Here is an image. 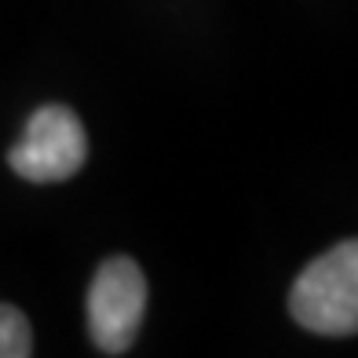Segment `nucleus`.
<instances>
[{
  "mask_svg": "<svg viewBox=\"0 0 358 358\" xmlns=\"http://www.w3.org/2000/svg\"><path fill=\"white\" fill-rule=\"evenodd\" d=\"M88 157V139L85 124L70 106H41L29 117L22 139L11 146L8 165L15 176L29 179V183H62L80 172Z\"/></svg>",
  "mask_w": 358,
  "mask_h": 358,
  "instance_id": "7ed1b4c3",
  "label": "nucleus"
},
{
  "mask_svg": "<svg viewBox=\"0 0 358 358\" xmlns=\"http://www.w3.org/2000/svg\"><path fill=\"white\" fill-rule=\"evenodd\" d=\"M146 311V278L136 259L110 256L88 285V333L103 355H124L136 344Z\"/></svg>",
  "mask_w": 358,
  "mask_h": 358,
  "instance_id": "f03ea898",
  "label": "nucleus"
},
{
  "mask_svg": "<svg viewBox=\"0 0 358 358\" xmlns=\"http://www.w3.org/2000/svg\"><path fill=\"white\" fill-rule=\"evenodd\" d=\"M34 355V333L19 307L0 303V358H29Z\"/></svg>",
  "mask_w": 358,
  "mask_h": 358,
  "instance_id": "20e7f679",
  "label": "nucleus"
},
{
  "mask_svg": "<svg viewBox=\"0 0 358 358\" xmlns=\"http://www.w3.org/2000/svg\"><path fill=\"white\" fill-rule=\"evenodd\" d=\"M289 315L307 333L355 336L358 329V241H340L303 267L289 292Z\"/></svg>",
  "mask_w": 358,
  "mask_h": 358,
  "instance_id": "f257e3e1",
  "label": "nucleus"
}]
</instances>
